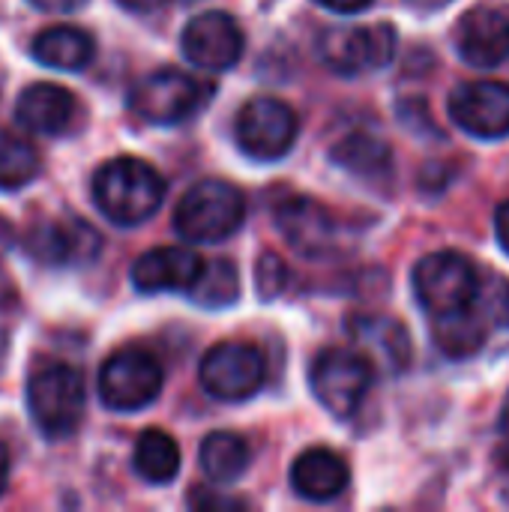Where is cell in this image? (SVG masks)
Segmentation results:
<instances>
[{
    "mask_svg": "<svg viewBox=\"0 0 509 512\" xmlns=\"http://www.w3.org/2000/svg\"><path fill=\"white\" fill-rule=\"evenodd\" d=\"M210 96V87L174 66H162L147 72L141 81H135L132 93H129V108L156 126H174L183 123L186 117H192L204 99Z\"/></svg>",
    "mask_w": 509,
    "mask_h": 512,
    "instance_id": "5b68a950",
    "label": "cell"
},
{
    "mask_svg": "<svg viewBox=\"0 0 509 512\" xmlns=\"http://www.w3.org/2000/svg\"><path fill=\"white\" fill-rule=\"evenodd\" d=\"M84 378L63 363H48L36 369L27 381V408L36 429L57 441L78 429L84 417Z\"/></svg>",
    "mask_w": 509,
    "mask_h": 512,
    "instance_id": "3957f363",
    "label": "cell"
},
{
    "mask_svg": "<svg viewBox=\"0 0 509 512\" xmlns=\"http://www.w3.org/2000/svg\"><path fill=\"white\" fill-rule=\"evenodd\" d=\"M504 504H509V468H507V483H504Z\"/></svg>",
    "mask_w": 509,
    "mask_h": 512,
    "instance_id": "d590c367",
    "label": "cell"
},
{
    "mask_svg": "<svg viewBox=\"0 0 509 512\" xmlns=\"http://www.w3.org/2000/svg\"><path fill=\"white\" fill-rule=\"evenodd\" d=\"M27 3L36 6V9H42V12H75L87 0H27Z\"/></svg>",
    "mask_w": 509,
    "mask_h": 512,
    "instance_id": "f1b7e54d",
    "label": "cell"
},
{
    "mask_svg": "<svg viewBox=\"0 0 509 512\" xmlns=\"http://www.w3.org/2000/svg\"><path fill=\"white\" fill-rule=\"evenodd\" d=\"M285 279H288V270L276 255H264L258 261V291H261V297H276L285 288Z\"/></svg>",
    "mask_w": 509,
    "mask_h": 512,
    "instance_id": "83f0119b",
    "label": "cell"
},
{
    "mask_svg": "<svg viewBox=\"0 0 509 512\" xmlns=\"http://www.w3.org/2000/svg\"><path fill=\"white\" fill-rule=\"evenodd\" d=\"M264 378H267L264 357L255 345L246 342H222L210 348L198 369V381L204 393L219 402L252 399L264 387Z\"/></svg>",
    "mask_w": 509,
    "mask_h": 512,
    "instance_id": "9c48e42d",
    "label": "cell"
},
{
    "mask_svg": "<svg viewBox=\"0 0 509 512\" xmlns=\"http://www.w3.org/2000/svg\"><path fill=\"white\" fill-rule=\"evenodd\" d=\"M501 444H504V459H507L509 468V396L507 405H504V414H501Z\"/></svg>",
    "mask_w": 509,
    "mask_h": 512,
    "instance_id": "836d02e7",
    "label": "cell"
},
{
    "mask_svg": "<svg viewBox=\"0 0 509 512\" xmlns=\"http://www.w3.org/2000/svg\"><path fill=\"white\" fill-rule=\"evenodd\" d=\"M477 306L495 327H509V279L504 276H483Z\"/></svg>",
    "mask_w": 509,
    "mask_h": 512,
    "instance_id": "4316f807",
    "label": "cell"
},
{
    "mask_svg": "<svg viewBox=\"0 0 509 512\" xmlns=\"http://www.w3.org/2000/svg\"><path fill=\"white\" fill-rule=\"evenodd\" d=\"M333 159L348 168L351 174L357 177H384L390 174V165H393V156H390V147L372 135H351L345 138L342 144H336L333 150Z\"/></svg>",
    "mask_w": 509,
    "mask_h": 512,
    "instance_id": "d4e9b609",
    "label": "cell"
},
{
    "mask_svg": "<svg viewBox=\"0 0 509 512\" xmlns=\"http://www.w3.org/2000/svg\"><path fill=\"white\" fill-rule=\"evenodd\" d=\"M195 507H207V510H225V507H240V501H225L219 495H192Z\"/></svg>",
    "mask_w": 509,
    "mask_h": 512,
    "instance_id": "1f68e13d",
    "label": "cell"
},
{
    "mask_svg": "<svg viewBox=\"0 0 509 512\" xmlns=\"http://www.w3.org/2000/svg\"><path fill=\"white\" fill-rule=\"evenodd\" d=\"M450 117L474 138L509 135L507 81H468L450 96Z\"/></svg>",
    "mask_w": 509,
    "mask_h": 512,
    "instance_id": "7c38bea8",
    "label": "cell"
},
{
    "mask_svg": "<svg viewBox=\"0 0 509 512\" xmlns=\"http://www.w3.org/2000/svg\"><path fill=\"white\" fill-rule=\"evenodd\" d=\"M315 3H321V6H324V9H330V12H345V15H354V12L366 9L372 0H315Z\"/></svg>",
    "mask_w": 509,
    "mask_h": 512,
    "instance_id": "f546056e",
    "label": "cell"
},
{
    "mask_svg": "<svg viewBox=\"0 0 509 512\" xmlns=\"http://www.w3.org/2000/svg\"><path fill=\"white\" fill-rule=\"evenodd\" d=\"M480 285L483 273L459 252H432L414 267V294L432 318L474 306Z\"/></svg>",
    "mask_w": 509,
    "mask_h": 512,
    "instance_id": "277c9868",
    "label": "cell"
},
{
    "mask_svg": "<svg viewBox=\"0 0 509 512\" xmlns=\"http://www.w3.org/2000/svg\"><path fill=\"white\" fill-rule=\"evenodd\" d=\"M459 54L480 69H495L509 60V9L507 6H474L456 27Z\"/></svg>",
    "mask_w": 509,
    "mask_h": 512,
    "instance_id": "5bb4252c",
    "label": "cell"
},
{
    "mask_svg": "<svg viewBox=\"0 0 509 512\" xmlns=\"http://www.w3.org/2000/svg\"><path fill=\"white\" fill-rule=\"evenodd\" d=\"M348 480L351 474L345 459L324 447L300 453L291 465V486L306 501H333L345 492Z\"/></svg>",
    "mask_w": 509,
    "mask_h": 512,
    "instance_id": "d6986e66",
    "label": "cell"
},
{
    "mask_svg": "<svg viewBox=\"0 0 509 512\" xmlns=\"http://www.w3.org/2000/svg\"><path fill=\"white\" fill-rule=\"evenodd\" d=\"M198 459H201V471L207 474V480L222 486L246 474L252 462V450H249V441L237 432H210L201 441Z\"/></svg>",
    "mask_w": 509,
    "mask_h": 512,
    "instance_id": "7402d4cb",
    "label": "cell"
},
{
    "mask_svg": "<svg viewBox=\"0 0 509 512\" xmlns=\"http://www.w3.org/2000/svg\"><path fill=\"white\" fill-rule=\"evenodd\" d=\"M162 393V366L141 348L114 351L99 369V396L105 408L132 414L156 402Z\"/></svg>",
    "mask_w": 509,
    "mask_h": 512,
    "instance_id": "52a82bcc",
    "label": "cell"
},
{
    "mask_svg": "<svg viewBox=\"0 0 509 512\" xmlns=\"http://www.w3.org/2000/svg\"><path fill=\"white\" fill-rule=\"evenodd\" d=\"M195 303L207 306V309H225L231 303H237L240 297V273L237 264L228 258H216L210 264H204V273L198 279V285L189 291Z\"/></svg>",
    "mask_w": 509,
    "mask_h": 512,
    "instance_id": "484cf974",
    "label": "cell"
},
{
    "mask_svg": "<svg viewBox=\"0 0 509 512\" xmlns=\"http://www.w3.org/2000/svg\"><path fill=\"white\" fill-rule=\"evenodd\" d=\"M132 465L141 480H147L153 486H165L180 474V447L168 432L147 429L135 441Z\"/></svg>",
    "mask_w": 509,
    "mask_h": 512,
    "instance_id": "603a6c76",
    "label": "cell"
},
{
    "mask_svg": "<svg viewBox=\"0 0 509 512\" xmlns=\"http://www.w3.org/2000/svg\"><path fill=\"white\" fill-rule=\"evenodd\" d=\"M6 483H9V450L0 444V495L6 492Z\"/></svg>",
    "mask_w": 509,
    "mask_h": 512,
    "instance_id": "e575fe53",
    "label": "cell"
},
{
    "mask_svg": "<svg viewBox=\"0 0 509 512\" xmlns=\"http://www.w3.org/2000/svg\"><path fill=\"white\" fill-rule=\"evenodd\" d=\"M30 255L42 264L69 267L84 264L99 252V234L84 222H42L30 231Z\"/></svg>",
    "mask_w": 509,
    "mask_h": 512,
    "instance_id": "e0dca14e",
    "label": "cell"
},
{
    "mask_svg": "<svg viewBox=\"0 0 509 512\" xmlns=\"http://www.w3.org/2000/svg\"><path fill=\"white\" fill-rule=\"evenodd\" d=\"M234 129L243 153L261 162H273L294 147L300 135V120L288 102L276 96H255L240 108Z\"/></svg>",
    "mask_w": 509,
    "mask_h": 512,
    "instance_id": "ba28073f",
    "label": "cell"
},
{
    "mask_svg": "<svg viewBox=\"0 0 509 512\" xmlns=\"http://www.w3.org/2000/svg\"><path fill=\"white\" fill-rule=\"evenodd\" d=\"M126 9H132V12H150V9H159V6H165L168 0H120Z\"/></svg>",
    "mask_w": 509,
    "mask_h": 512,
    "instance_id": "d6a6232c",
    "label": "cell"
},
{
    "mask_svg": "<svg viewBox=\"0 0 509 512\" xmlns=\"http://www.w3.org/2000/svg\"><path fill=\"white\" fill-rule=\"evenodd\" d=\"M276 225L282 237L306 258H324L339 246L336 216L315 198H288L276 210Z\"/></svg>",
    "mask_w": 509,
    "mask_h": 512,
    "instance_id": "4fadbf2b",
    "label": "cell"
},
{
    "mask_svg": "<svg viewBox=\"0 0 509 512\" xmlns=\"http://www.w3.org/2000/svg\"><path fill=\"white\" fill-rule=\"evenodd\" d=\"M246 198L228 180H201L177 201L174 228L189 243H222L240 231Z\"/></svg>",
    "mask_w": 509,
    "mask_h": 512,
    "instance_id": "7a4b0ae2",
    "label": "cell"
},
{
    "mask_svg": "<svg viewBox=\"0 0 509 512\" xmlns=\"http://www.w3.org/2000/svg\"><path fill=\"white\" fill-rule=\"evenodd\" d=\"M348 333L357 345V351H363L369 357V363L381 372L399 375L408 369L414 351H411V339L405 333V327L396 318L387 315H354L348 324Z\"/></svg>",
    "mask_w": 509,
    "mask_h": 512,
    "instance_id": "2e32d148",
    "label": "cell"
},
{
    "mask_svg": "<svg viewBox=\"0 0 509 512\" xmlns=\"http://www.w3.org/2000/svg\"><path fill=\"white\" fill-rule=\"evenodd\" d=\"M93 54H96V42L81 27H69V24L48 27L33 39V57L51 69L78 72L93 60Z\"/></svg>",
    "mask_w": 509,
    "mask_h": 512,
    "instance_id": "44dd1931",
    "label": "cell"
},
{
    "mask_svg": "<svg viewBox=\"0 0 509 512\" xmlns=\"http://www.w3.org/2000/svg\"><path fill=\"white\" fill-rule=\"evenodd\" d=\"M375 366L357 348H327L312 363V390L318 402L339 420H348L363 405L372 387Z\"/></svg>",
    "mask_w": 509,
    "mask_h": 512,
    "instance_id": "8992f818",
    "label": "cell"
},
{
    "mask_svg": "<svg viewBox=\"0 0 509 512\" xmlns=\"http://www.w3.org/2000/svg\"><path fill=\"white\" fill-rule=\"evenodd\" d=\"M42 168L39 150L18 132L0 129V189L12 192L36 180Z\"/></svg>",
    "mask_w": 509,
    "mask_h": 512,
    "instance_id": "cb8c5ba5",
    "label": "cell"
},
{
    "mask_svg": "<svg viewBox=\"0 0 509 512\" xmlns=\"http://www.w3.org/2000/svg\"><path fill=\"white\" fill-rule=\"evenodd\" d=\"M93 201L114 225L147 222L165 201V177L144 159L117 156L93 174Z\"/></svg>",
    "mask_w": 509,
    "mask_h": 512,
    "instance_id": "6da1fadb",
    "label": "cell"
},
{
    "mask_svg": "<svg viewBox=\"0 0 509 512\" xmlns=\"http://www.w3.org/2000/svg\"><path fill=\"white\" fill-rule=\"evenodd\" d=\"M243 45H246V39H243L240 24L222 9L195 15L183 27V36H180V48H183L186 60L207 72L231 69L243 57Z\"/></svg>",
    "mask_w": 509,
    "mask_h": 512,
    "instance_id": "8fae6325",
    "label": "cell"
},
{
    "mask_svg": "<svg viewBox=\"0 0 509 512\" xmlns=\"http://www.w3.org/2000/svg\"><path fill=\"white\" fill-rule=\"evenodd\" d=\"M321 60L339 75H360L381 69L396 54V30L390 24L330 27L318 42Z\"/></svg>",
    "mask_w": 509,
    "mask_h": 512,
    "instance_id": "30bf717a",
    "label": "cell"
},
{
    "mask_svg": "<svg viewBox=\"0 0 509 512\" xmlns=\"http://www.w3.org/2000/svg\"><path fill=\"white\" fill-rule=\"evenodd\" d=\"M204 258L195 249L183 246H159L144 252L132 264V285L141 294H165V291H192L204 273Z\"/></svg>",
    "mask_w": 509,
    "mask_h": 512,
    "instance_id": "9a60e30c",
    "label": "cell"
},
{
    "mask_svg": "<svg viewBox=\"0 0 509 512\" xmlns=\"http://www.w3.org/2000/svg\"><path fill=\"white\" fill-rule=\"evenodd\" d=\"M489 327L492 321L483 315V309L474 303L468 309H459V312H447V315H435L432 321V336H435V345L453 357V360H465V357H474L486 336H489Z\"/></svg>",
    "mask_w": 509,
    "mask_h": 512,
    "instance_id": "ffe728a7",
    "label": "cell"
},
{
    "mask_svg": "<svg viewBox=\"0 0 509 512\" xmlns=\"http://www.w3.org/2000/svg\"><path fill=\"white\" fill-rule=\"evenodd\" d=\"M78 114V99L60 84H30L15 102V120L36 135H60L72 126Z\"/></svg>",
    "mask_w": 509,
    "mask_h": 512,
    "instance_id": "ac0fdd59",
    "label": "cell"
},
{
    "mask_svg": "<svg viewBox=\"0 0 509 512\" xmlns=\"http://www.w3.org/2000/svg\"><path fill=\"white\" fill-rule=\"evenodd\" d=\"M495 234H498V240H501L504 252L509 255V201L507 204H501V207H498V213H495Z\"/></svg>",
    "mask_w": 509,
    "mask_h": 512,
    "instance_id": "4dcf8cb0",
    "label": "cell"
}]
</instances>
